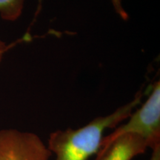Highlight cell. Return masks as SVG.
I'll return each instance as SVG.
<instances>
[{
	"label": "cell",
	"instance_id": "cell-1",
	"mask_svg": "<svg viewBox=\"0 0 160 160\" xmlns=\"http://www.w3.org/2000/svg\"><path fill=\"white\" fill-rule=\"evenodd\" d=\"M142 98V93L139 92L132 101L111 114L95 118L79 128L53 132L50 134L48 148L56 155L55 160H88L99 151L105 130L113 128L127 119L134 108L140 105Z\"/></svg>",
	"mask_w": 160,
	"mask_h": 160
},
{
	"label": "cell",
	"instance_id": "cell-2",
	"mask_svg": "<svg viewBox=\"0 0 160 160\" xmlns=\"http://www.w3.org/2000/svg\"><path fill=\"white\" fill-rule=\"evenodd\" d=\"M127 123L117 127L102 139L98 153H102L114 140L125 134L139 136L153 150L160 146V82L150 87L145 102L128 118ZM97 153V154H98Z\"/></svg>",
	"mask_w": 160,
	"mask_h": 160
},
{
	"label": "cell",
	"instance_id": "cell-3",
	"mask_svg": "<svg viewBox=\"0 0 160 160\" xmlns=\"http://www.w3.org/2000/svg\"><path fill=\"white\" fill-rule=\"evenodd\" d=\"M51 156L35 133L15 129L0 131V160H49Z\"/></svg>",
	"mask_w": 160,
	"mask_h": 160
},
{
	"label": "cell",
	"instance_id": "cell-4",
	"mask_svg": "<svg viewBox=\"0 0 160 160\" xmlns=\"http://www.w3.org/2000/svg\"><path fill=\"white\" fill-rule=\"evenodd\" d=\"M148 148V143L141 137L125 134L114 140L102 153L97 154L96 160H132Z\"/></svg>",
	"mask_w": 160,
	"mask_h": 160
},
{
	"label": "cell",
	"instance_id": "cell-5",
	"mask_svg": "<svg viewBox=\"0 0 160 160\" xmlns=\"http://www.w3.org/2000/svg\"><path fill=\"white\" fill-rule=\"evenodd\" d=\"M25 0H0V15L2 19L13 22L21 15Z\"/></svg>",
	"mask_w": 160,
	"mask_h": 160
},
{
	"label": "cell",
	"instance_id": "cell-6",
	"mask_svg": "<svg viewBox=\"0 0 160 160\" xmlns=\"http://www.w3.org/2000/svg\"><path fill=\"white\" fill-rule=\"evenodd\" d=\"M111 2L115 9V11L121 17L122 19L124 20H127L128 19V14L124 9L122 0H111Z\"/></svg>",
	"mask_w": 160,
	"mask_h": 160
},
{
	"label": "cell",
	"instance_id": "cell-7",
	"mask_svg": "<svg viewBox=\"0 0 160 160\" xmlns=\"http://www.w3.org/2000/svg\"><path fill=\"white\" fill-rule=\"evenodd\" d=\"M11 46L12 45H7L5 43L0 41V62H1L2 59L3 55L5 54V52L8 49H10V48H11Z\"/></svg>",
	"mask_w": 160,
	"mask_h": 160
},
{
	"label": "cell",
	"instance_id": "cell-8",
	"mask_svg": "<svg viewBox=\"0 0 160 160\" xmlns=\"http://www.w3.org/2000/svg\"><path fill=\"white\" fill-rule=\"evenodd\" d=\"M151 157L149 160H160V146L152 150Z\"/></svg>",
	"mask_w": 160,
	"mask_h": 160
}]
</instances>
